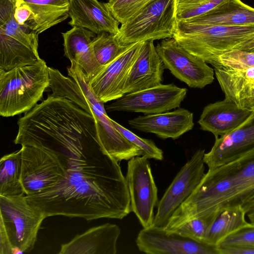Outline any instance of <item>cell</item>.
<instances>
[{
    "label": "cell",
    "mask_w": 254,
    "mask_h": 254,
    "mask_svg": "<svg viewBox=\"0 0 254 254\" xmlns=\"http://www.w3.org/2000/svg\"><path fill=\"white\" fill-rule=\"evenodd\" d=\"M67 163L65 174L54 186L26 195L28 202L46 217L122 219L131 211L126 177L119 162L101 145L69 158Z\"/></svg>",
    "instance_id": "6da1fadb"
},
{
    "label": "cell",
    "mask_w": 254,
    "mask_h": 254,
    "mask_svg": "<svg viewBox=\"0 0 254 254\" xmlns=\"http://www.w3.org/2000/svg\"><path fill=\"white\" fill-rule=\"evenodd\" d=\"M15 144L55 153L67 164L68 158L100 144L94 118L72 101L49 95L17 122Z\"/></svg>",
    "instance_id": "7a4b0ae2"
},
{
    "label": "cell",
    "mask_w": 254,
    "mask_h": 254,
    "mask_svg": "<svg viewBox=\"0 0 254 254\" xmlns=\"http://www.w3.org/2000/svg\"><path fill=\"white\" fill-rule=\"evenodd\" d=\"M254 193V149L208 169L188 198L176 209L166 229L175 231L190 220L213 218L223 209L242 205Z\"/></svg>",
    "instance_id": "3957f363"
},
{
    "label": "cell",
    "mask_w": 254,
    "mask_h": 254,
    "mask_svg": "<svg viewBox=\"0 0 254 254\" xmlns=\"http://www.w3.org/2000/svg\"><path fill=\"white\" fill-rule=\"evenodd\" d=\"M70 62V66L67 67L69 77L63 75L58 69L49 67V88L52 95L71 100L93 116L99 143L104 150L109 151L119 147L124 136L113 124L104 103L89 86L80 66L73 61Z\"/></svg>",
    "instance_id": "277c9868"
},
{
    "label": "cell",
    "mask_w": 254,
    "mask_h": 254,
    "mask_svg": "<svg viewBox=\"0 0 254 254\" xmlns=\"http://www.w3.org/2000/svg\"><path fill=\"white\" fill-rule=\"evenodd\" d=\"M254 37V26H230L177 21L173 38L192 55L211 64L219 55Z\"/></svg>",
    "instance_id": "5b68a950"
},
{
    "label": "cell",
    "mask_w": 254,
    "mask_h": 254,
    "mask_svg": "<svg viewBox=\"0 0 254 254\" xmlns=\"http://www.w3.org/2000/svg\"><path fill=\"white\" fill-rule=\"evenodd\" d=\"M46 218L28 202L24 193L0 195V254L30 253Z\"/></svg>",
    "instance_id": "8992f818"
},
{
    "label": "cell",
    "mask_w": 254,
    "mask_h": 254,
    "mask_svg": "<svg viewBox=\"0 0 254 254\" xmlns=\"http://www.w3.org/2000/svg\"><path fill=\"white\" fill-rule=\"evenodd\" d=\"M49 84V67L42 59L7 71L0 68V116L12 117L30 110Z\"/></svg>",
    "instance_id": "52a82bcc"
},
{
    "label": "cell",
    "mask_w": 254,
    "mask_h": 254,
    "mask_svg": "<svg viewBox=\"0 0 254 254\" xmlns=\"http://www.w3.org/2000/svg\"><path fill=\"white\" fill-rule=\"evenodd\" d=\"M15 0H0V68L34 64L41 60L38 35L26 25H20L14 14Z\"/></svg>",
    "instance_id": "ba28073f"
},
{
    "label": "cell",
    "mask_w": 254,
    "mask_h": 254,
    "mask_svg": "<svg viewBox=\"0 0 254 254\" xmlns=\"http://www.w3.org/2000/svg\"><path fill=\"white\" fill-rule=\"evenodd\" d=\"M176 0H153L122 24L115 38L122 46L173 38Z\"/></svg>",
    "instance_id": "9c48e42d"
},
{
    "label": "cell",
    "mask_w": 254,
    "mask_h": 254,
    "mask_svg": "<svg viewBox=\"0 0 254 254\" xmlns=\"http://www.w3.org/2000/svg\"><path fill=\"white\" fill-rule=\"evenodd\" d=\"M21 150V179L26 195L51 188L66 171L67 166L53 152L29 145H22Z\"/></svg>",
    "instance_id": "30bf717a"
},
{
    "label": "cell",
    "mask_w": 254,
    "mask_h": 254,
    "mask_svg": "<svg viewBox=\"0 0 254 254\" xmlns=\"http://www.w3.org/2000/svg\"><path fill=\"white\" fill-rule=\"evenodd\" d=\"M204 149H198L184 165L157 205L152 226L165 228L176 209L198 185L205 173Z\"/></svg>",
    "instance_id": "8fae6325"
},
{
    "label": "cell",
    "mask_w": 254,
    "mask_h": 254,
    "mask_svg": "<svg viewBox=\"0 0 254 254\" xmlns=\"http://www.w3.org/2000/svg\"><path fill=\"white\" fill-rule=\"evenodd\" d=\"M126 179L130 206L144 228L152 226L154 209L158 205V190L148 159L144 156L128 160Z\"/></svg>",
    "instance_id": "7c38bea8"
},
{
    "label": "cell",
    "mask_w": 254,
    "mask_h": 254,
    "mask_svg": "<svg viewBox=\"0 0 254 254\" xmlns=\"http://www.w3.org/2000/svg\"><path fill=\"white\" fill-rule=\"evenodd\" d=\"M156 49L165 68L190 87L201 89L213 82L214 69L204 60L187 51L175 39L161 40Z\"/></svg>",
    "instance_id": "4fadbf2b"
},
{
    "label": "cell",
    "mask_w": 254,
    "mask_h": 254,
    "mask_svg": "<svg viewBox=\"0 0 254 254\" xmlns=\"http://www.w3.org/2000/svg\"><path fill=\"white\" fill-rule=\"evenodd\" d=\"M187 89L173 83L160 84L143 90L125 94L107 105L108 112L141 113L145 115L176 109L186 98Z\"/></svg>",
    "instance_id": "5bb4252c"
},
{
    "label": "cell",
    "mask_w": 254,
    "mask_h": 254,
    "mask_svg": "<svg viewBox=\"0 0 254 254\" xmlns=\"http://www.w3.org/2000/svg\"><path fill=\"white\" fill-rule=\"evenodd\" d=\"M136 244L140 252L148 254H219L217 247L153 226L140 231Z\"/></svg>",
    "instance_id": "9a60e30c"
},
{
    "label": "cell",
    "mask_w": 254,
    "mask_h": 254,
    "mask_svg": "<svg viewBox=\"0 0 254 254\" xmlns=\"http://www.w3.org/2000/svg\"><path fill=\"white\" fill-rule=\"evenodd\" d=\"M143 42L129 45L87 80L95 94L104 103L115 100L125 94L124 88L128 73Z\"/></svg>",
    "instance_id": "2e32d148"
},
{
    "label": "cell",
    "mask_w": 254,
    "mask_h": 254,
    "mask_svg": "<svg viewBox=\"0 0 254 254\" xmlns=\"http://www.w3.org/2000/svg\"><path fill=\"white\" fill-rule=\"evenodd\" d=\"M254 115V111L240 107L225 98L206 106L198 123L202 130L210 132L216 139L239 129Z\"/></svg>",
    "instance_id": "e0dca14e"
},
{
    "label": "cell",
    "mask_w": 254,
    "mask_h": 254,
    "mask_svg": "<svg viewBox=\"0 0 254 254\" xmlns=\"http://www.w3.org/2000/svg\"><path fill=\"white\" fill-rule=\"evenodd\" d=\"M164 69L154 41L143 42L128 73L124 88L125 94L161 84Z\"/></svg>",
    "instance_id": "ac0fdd59"
},
{
    "label": "cell",
    "mask_w": 254,
    "mask_h": 254,
    "mask_svg": "<svg viewBox=\"0 0 254 254\" xmlns=\"http://www.w3.org/2000/svg\"><path fill=\"white\" fill-rule=\"evenodd\" d=\"M193 113L179 108L172 112L139 116L128 121L135 129L156 134L162 139H176L194 126Z\"/></svg>",
    "instance_id": "d6986e66"
},
{
    "label": "cell",
    "mask_w": 254,
    "mask_h": 254,
    "mask_svg": "<svg viewBox=\"0 0 254 254\" xmlns=\"http://www.w3.org/2000/svg\"><path fill=\"white\" fill-rule=\"evenodd\" d=\"M68 24L88 29L95 34L107 32L116 35L120 23L107 3L98 0H69Z\"/></svg>",
    "instance_id": "ffe728a7"
},
{
    "label": "cell",
    "mask_w": 254,
    "mask_h": 254,
    "mask_svg": "<svg viewBox=\"0 0 254 254\" xmlns=\"http://www.w3.org/2000/svg\"><path fill=\"white\" fill-rule=\"evenodd\" d=\"M120 227L106 223L92 227L62 245L59 254H116Z\"/></svg>",
    "instance_id": "44dd1931"
},
{
    "label": "cell",
    "mask_w": 254,
    "mask_h": 254,
    "mask_svg": "<svg viewBox=\"0 0 254 254\" xmlns=\"http://www.w3.org/2000/svg\"><path fill=\"white\" fill-rule=\"evenodd\" d=\"M254 149V115L244 126L232 133L215 139L203 161L212 169L233 160Z\"/></svg>",
    "instance_id": "7402d4cb"
},
{
    "label": "cell",
    "mask_w": 254,
    "mask_h": 254,
    "mask_svg": "<svg viewBox=\"0 0 254 254\" xmlns=\"http://www.w3.org/2000/svg\"><path fill=\"white\" fill-rule=\"evenodd\" d=\"M62 35L64 56L80 66L88 80L101 68L91 44L96 34L85 28L74 26Z\"/></svg>",
    "instance_id": "603a6c76"
},
{
    "label": "cell",
    "mask_w": 254,
    "mask_h": 254,
    "mask_svg": "<svg viewBox=\"0 0 254 254\" xmlns=\"http://www.w3.org/2000/svg\"><path fill=\"white\" fill-rule=\"evenodd\" d=\"M213 67L225 98L240 107L254 111V79L246 76L243 70L227 69L217 65Z\"/></svg>",
    "instance_id": "cb8c5ba5"
},
{
    "label": "cell",
    "mask_w": 254,
    "mask_h": 254,
    "mask_svg": "<svg viewBox=\"0 0 254 254\" xmlns=\"http://www.w3.org/2000/svg\"><path fill=\"white\" fill-rule=\"evenodd\" d=\"M32 16L25 24L39 34L69 17V0H24Z\"/></svg>",
    "instance_id": "d4e9b609"
},
{
    "label": "cell",
    "mask_w": 254,
    "mask_h": 254,
    "mask_svg": "<svg viewBox=\"0 0 254 254\" xmlns=\"http://www.w3.org/2000/svg\"><path fill=\"white\" fill-rule=\"evenodd\" d=\"M190 20L223 26H254V8L240 0H229L210 12Z\"/></svg>",
    "instance_id": "484cf974"
},
{
    "label": "cell",
    "mask_w": 254,
    "mask_h": 254,
    "mask_svg": "<svg viewBox=\"0 0 254 254\" xmlns=\"http://www.w3.org/2000/svg\"><path fill=\"white\" fill-rule=\"evenodd\" d=\"M242 205L228 207L214 218L205 236L203 243L215 246L232 233L248 224Z\"/></svg>",
    "instance_id": "4316f807"
},
{
    "label": "cell",
    "mask_w": 254,
    "mask_h": 254,
    "mask_svg": "<svg viewBox=\"0 0 254 254\" xmlns=\"http://www.w3.org/2000/svg\"><path fill=\"white\" fill-rule=\"evenodd\" d=\"M21 150L6 154L0 161V195L25 194L21 179Z\"/></svg>",
    "instance_id": "83f0119b"
},
{
    "label": "cell",
    "mask_w": 254,
    "mask_h": 254,
    "mask_svg": "<svg viewBox=\"0 0 254 254\" xmlns=\"http://www.w3.org/2000/svg\"><path fill=\"white\" fill-rule=\"evenodd\" d=\"M91 44L100 69L111 63L130 45H121L115 35L107 32L96 35Z\"/></svg>",
    "instance_id": "f1b7e54d"
},
{
    "label": "cell",
    "mask_w": 254,
    "mask_h": 254,
    "mask_svg": "<svg viewBox=\"0 0 254 254\" xmlns=\"http://www.w3.org/2000/svg\"><path fill=\"white\" fill-rule=\"evenodd\" d=\"M228 0H176L177 20H187L204 15Z\"/></svg>",
    "instance_id": "f546056e"
},
{
    "label": "cell",
    "mask_w": 254,
    "mask_h": 254,
    "mask_svg": "<svg viewBox=\"0 0 254 254\" xmlns=\"http://www.w3.org/2000/svg\"><path fill=\"white\" fill-rule=\"evenodd\" d=\"M211 64L235 71L254 67V52L233 49L219 55Z\"/></svg>",
    "instance_id": "4dcf8cb0"
},
{
    "label": "cell",
    "mask_w": 254,
    "mask_h": 254,
    "mask_svg": "<svg viewBox=\"0 0 254 254\" xmlns=\"http://www.w3.org/2000/svg\"><path fill=\"white\" fill-rule=\"evenodd\" d=\"M153 0H108L107 4L114 17L123 24Z\"/></svg>",
    "instance_id": "1f68e13d"
},
{
    "label": "cell",
    "mask_w": 254,
    "mask_h": 254,
    "mask_svg": "<svg viewBox=\"0 0 254 254\" xmlns=\"http://www.w3.org/2000/svg\"><path fill=\"white\" fill-rule=\"evenodd\" d=\"M111 121L115 127L121 133L127 140L142 150L143 153L142 156L148 159H154L157 160H163V153L162 150L158 148L152 140L139 137L116 121L112 119Z\"/></svg>",
    "instance_id": "d6a6232c"
},
{
    "label": "cell",
    "mask_w": 254,
    "mask_h": 254,
    "mask_svg": "<svg viewBox=\"0 0 254 254\" xmlns=\"http://www.w3.org/2000/svg\"><path fill=\"white\" fill-rule=\"evenodd\" d=\"M214 218L211 216L198 217L188 222L175 231L185 237L203 243L205 236Z\"/></svg>",
    "instance_id": "836d02e7"
},
{
    "label": "cell",
    "mask_w": 254,
    "mask_h": 254,
    "mask_svg": "<svg viewBox=\"0 0 254 254\" xmlns=\"http://www.w3.org/2000/svg\"><path fill=\"white\" fill-rule=\"evenodd\" d=\"M236 246L254 247V224L248 223L232 233L222 239L217 247L220 248Z\"/></svg>",
    "instance_id": "e575fe53"
},
{
    "label": "cell",
    "mask_w": 254,
    "mask_h": 254,
    "mask_svg": "<svg viewBox=\"0 0 254 254\" xmlns=\"http://www.w3.org/2000/svg\"><path fill=\"white\" fill-rule=\"evenodd\" d=\"M14 16L19 25H25L31 19L32 12L30 7L23 1L16 0Z\"/></svg>",
    "instance_id": "d590c367"
},
{
    "label": "cell",
    "mask_w": 254,
    "mask_h": 254,
    "mask_svg": "<svg viewBox=\"0 0 254 254\" xmlns=\"http://www.w3.org/2000/svg\"><path fill=\"white\" fill-rule=\"evenodd\" d=\"M219 254H254L253 246H236L218 248Z\"/></svg>",
    "instance_id": "8d00e7d4"
},
{
    "label": "cell",
    "mask_w": 254,
    "mask_h": 254,
    "mask_svg": "<svg viewBox=\"0 0 254 254\" xmlns=\"http://www.w3.org/2000/svg\"><path fill=\"white\" fill-rule=\"evenodd\" d=\"M250 223L254 224V193L249 197L242 205Z\"/></svg>",
    "instance_id": "74e56055"
},
{
    "label": "cell",
    "mask_w": 254,
    "mask_h": 254,
    "mask_svg": "<svg viewBox=\"0 0 254 254\" xmlns=\"http://www.w3.org/2000/svg\"><path fill=\"white\" fill-rule=\"evenodd\" d=\"M235 49L248 52H254V37L243 42Z\"/></svg>",
    "instance_id": "f35d334b"
},
{
    "label": "cell",
    "mask_w": 254,
    "mask_h": 254,
    "mask_svg": "<svg viewBox=\"0 0 254 254\" xmlns=\"http://www.w3.org/2000/svg\"><path fill=\"white\" fill-rule=\"evenodd\" d=\"M15 0L22 1V0Z\"/></svg>",
    "instance_id": "ab89813d"
}]
</instances>
